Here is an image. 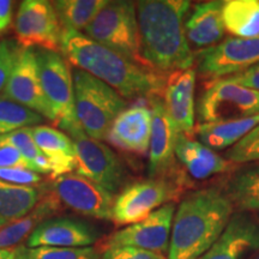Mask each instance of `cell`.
I'll list each match as a JSON object with an SVG mask.
<instances>
[{"mask_svg":"<svg viewBox=\"0 0 259 259\" xmlns=\"http://www.w3.org/2000/svg\"><path fill=\"white\" fill-rule=\"evenodd\" d=\"M253 259H259V252H258V254H257V255H255V257H254Z\"/></svg>","mask_w":259,"mask_h":259,"instance_id":"40","label":"cell"},{"mask_svg":"<svg viewBox=\"0 0 259 259\" xmlns=\"http://www.w3.org/2000/svg\"><path fill=\"white\" fill-rule=\"evenodd\" d=\"M41 87L53 113V124L69 132L79 126L74 109L73 78L70 63L61 52L34 48Z\"/></svg>","mask_w":259,"mask_h":259,"instance_id":"6","label":"cell"},{"mask_svg":"<svg viewBox=\"0 0 259 259\" xmlns=\"http://www.w3.org/2000/svg\"><path fill=\"white\" fill-rule=\"evenodd\" d=\"M259 124V115L225 122H200L194 134L200 143L213 151L232 148Z\"/></svg>","mask_w":259,"mask_h":259,"instance_id":"25","label":"cell"},{"mask_svg":"<svg viewBox=\"0 0 259 259\" xmlns=\"http://www.w3.org/2000/svg\"><path fill=\"white\" fill-rule=\"evenodd\" d=\"M2 96L27 107L42 118L54 121L53 113L41 87L34 48H21Z\"/></svg>","mask_w":259,"mask_h":259,"instance_id":"14","label":"cell"},{"mask_svg":"<svg viewBox=\"0 0 259 259\" xmlns=\"http://www.w3.org/2000/svg\"><path fill=\"white\" fill-rule=\"evenodd\" d=\"M48 190L64 209L96 220H112L114 194L77 173L56 178Z\"/></svg>","mask_w":259,"mask_h":259,"instance_id":"11","label":"cell"},{"mask_svg":"<svg viewBox=\"0 0 259 259\" xmlns=\"http://www.w3.org/2000/svg\"><path fill=\"white\" fill-rule=\"evenodd\" d=\"M45 118L27 107L0 96V136L40 125Z\"/></svg>","mask_w":259,"mask_h":259,"instance_id":"30","label":"cell"},{"mask_svg":"<svg viewBox=\"0 0 259 259\" xmlns=\"http://www.w3.org/2000/svg\"><path fill=\"white\" fill-rule=\"evenodd\" d=\"M60 52L70 65L108 84L125 100L151 99L163 93V74L126 59L80 31L63 29Z\"/></svg>","mask_w":259,"mask_h":259,"instance_id":"2","label":"cell"},{"mask_svg":"<svg viewBox=\"0 0 259 259\" xmlns=\"http://www.w3.org/2000/svg\"><path fill=\"white\" fill-rule=\"evenodd\" d=\"M21 246L8 250H0V259H21Z\"/></svg>","mask_w":259,"mask_h":259,"instance_id":"39","label":"cell"},{"mask_svg":"<svg viewBox=\"0 0 259 259\" xmlns=\"http://www.w3.org/2000/svg\"><path fill=\"white\" fill-rule=\"evenodd\" d=\"M223 79L238 84V85L245 87V88L259 92V63L241 71V72L225 77Z\"/></svg>","mask_w":259,"mask_h":259,"instance_id":"37","label":"cell"},{"mask_svg":"<svg viewBox=\"0 0 259 259\" xmlns=\"http://www.w3.org/2000/svg\"><path fill=\"white\" fill-rule=\"evenodd\" d=\"M95 227L74 218H52L44 221L31 233L27 247H90L99 241Z\"/></svg>","mask_w":259,"mask_h":259,"instance_id":"16","label":"cell"},{"mask_svg":"<svg viewBox=\"0 0 259 259\" xmlns=\"http://www.w3.org/2000/svg\"><path fill=\"white\" fill-rule=\"evenodd\" d=\"M225 28L234 37H254L259 35V0L223 2Z\"/></svg>","mask_w":259,"mask_h":259,"instance_id":"26","label":"cell"},{"mask_svg":"<svg viewBox=\"0 0 259 259\" xmlns=\"http://www.w3.org/2000/svg\"><path fill=\"white\" fill-rule=\"evenodd\" d=\"M234 206L225 190L206 187L184 197L171 225L167 259H198L215 244Z\"/></svg>","mask_w":259,"mask_h":259,"instance_id":"3","label":"cell"},{"mask_svg":"<svg viewBox=\"0 0 259 259\" xmlns=\"http://www.w3.org/2000/svg\"><path fill=\"white\" fill-rule=\"evenodd\" d=\"M223 190L238 211L259 212V164L236 171Z\"/></svg>","mask_w":259,"mask_h":259,"instance_id":"27","label":"cell"},{"mask_svg":"<svg viewBox=\"0 0 259 259\" xmlns=\"http://www.w3.org/2000/svg\"><path fill=\"white\" fill-rule=\"evenodd\" d=\"M179 194V186L168 178H150L125 186L114 199L112 220L116 226L143 221L161 206L171 203Z\"/></svg>","mask_w":259,"mask_h":259,"instance_id":"8","label":"cell"},{"mask_svg":"<svg viewBox=\"0 0 259 259\" xmlns=\"http://www.w3.org/2000/svg\"><path fill=\"white\" fill-rule=\"evenodd\" d=\"M101 259H166V257L137 247L118 246V247H111L103 251Z\"/></svg>","mask_w":259,"mask_h":259,"instance_id":"35","label":"cell"},{"mask_svg":"<svg viewBox=\"0 0 259 259\" xmlns=\"http://www.w3.org/2000/svg\"><path fill=\"white\" fill-rule=\"evenodd\" d=\"M76 151L78 176L92 180L111 193H118L127 181V171L120 158L108 145L90 138L83 128L76 126L67 132Z\"/></svg>","mask_w":259,"mask_h":259,"instance_id":"7","label":"cell"},{"mask_svg":"<svg viewBox=\"0 0 259 259\" xmlns=\"http://www.w3.org/2000/svg\"><path fill=\"white\" fill-rule=\"evenodd\" d=\"M222 8L223 2L220 0L198 3L193 6L184 23L191 48L203 51L221 42L226 32Z\"/></svg>","mask_w":259,"mask_h":259,"instance_id":"20","label":"cell"},{"mask_svg":"<svg viewBox=\"0 0 259 259\" xmlns=\"http://www.w3.org/2000/svg\"><path fill=\"white\" fill-rule=\"evenodd\" d=\"M153 113L144 103L128 107L115 118L106 139L127 153L145 156L149 153Z\"/></svg>","mask_w":259,"mask_h":259,"instance_id":"18","label":"cell"},{"mask_svg":"<svg viewBox=\"0 0 259 259\" xmlns=\"http://www.w3.org/2000/svg\"><path fill=\"white\" fill-rule=\"evenodd\" d=\"M259 251V219L251 212L233 213L211 247L198 259H247Z\"/></svg>","mask_w":259,"mask_h":259,"instance_id":"17","label":"cell"},{"mask_svg":"<svg viewBox=\"0 0 259 259\" xmlns=\"http://www.w3.org/2000/svg\"><path fill=\"white\" fill-rule=\"evenodd\" d=\"M0 180L9 184H14V185L36 186L42 183L44 178L36 171L29 169L0 167Z\"/></svg>","mask_w":259,"mask_h":259,"instance_id":"34","label":"cell"},{"mask_svg":"<svg viewBox=\"0 0 259 259\" xmlns=\"http://www.w3.org/2000/svg\"><path fill=\"white\" fill-rule=\"evenodd\" d=\"M197 71L193 69L176 71L168 74L163 87V103L168 114L181 134L191 135L194 130Z\"/></svg>","mask_w":259,"mask_h":259,"instance_id":"19","label":"cell"},{"mask_svg":"<svg viewBox=\"0 0 259 259\" xmlns=\"http://www.w3.org/2000/svg\"><path fill=\"white\" fill-rule=\"evenodd\" d=\"M64 210L59 200L48 190L44 194L34 209L17 221L0 228V250H8L21 246L22 242L29 239L31 233L48 219L56 218Z\"/></svg>","mask_w":259,"mask_h":259,"instance_id":"23","label":"cell"},{"mask_svg":"<svg viewBox=\"0 0 259 259\" xmlns=\"http://www.w3.org/2000/svg\"><path fill=\"white\" fill-rule=\"evenodd\" d=\"M176 157L191 178L204 180L212 176L227 173L234 164L197 139L179 134L176 145Z\"/></svg>","mask_w":259,"mask_h":259,"instance_id":"21","label":"cell"},{"mask_svg":"<svg viewBox=\"0 0 259 259\" xmlns=\"http://www.w3.org/2000/svg\"><path fill=\"white\" fill-rule=\"evenodd\" d=\"M84 34L126 59L144 66L137 21V4L126 0L108 2Z\"/></svg>","mask_w":259,"mask_h":259,"instance_id":"5","label":"cell"},{"mask_svg":"<svg viewBox=\"0 0 259 259\" xmlns=\"http://www.w3.org/2000/svg\"><path fill=\"white\" fill-rule=\"evenodd\" d=\"M21 259H101L97 247H21Z\"/></svg>","mask_w":259,"mask_h":259,"instance_id":"31","label":"cell"},{"mask_svg":"<svg viewBox=\"0 0 259 259\" xmlns=\"http://www.w3.org/2000/svg\"><path fill=\"white\" fill-rule=\"evenodd\" d=\"M9 145L21 153L38 174H51V166L42 155L31 136L30 127H25L11 134L0 136V147Z\"/></svg>","mask_w":259,"mask_h":259,"instance_id":"29","label":"cell"},{"mask_svg":"<svg viewBox=\"0 0 259 259\" xmlns=\"http://www.w3.org/2000/svg\"><path fill=\"white\" fill-rule=\"evenodd\" d=\"M12 10H14V2L0 0V34L4 32L11 24Z\"/></svg>","mask_w":259,"mask_h":259,"instance_id":"38","label":"cell"},{"mask_svg":"<svg viewBox=\"0 0 259 259\" xmlns=\"http://www.w3.org/2000/svg\"><path fill=\"white\" fill-rule=\"evenodd\" d=\"M0 167L6 168H21V169L34 170V167L25 160V157L22 155L17 149L4 145L0 147Z\"/></svg>","mask_w":259,"mask_h":259,"instance_id":"36","label":"cell"},{"mask_svg":"<svg viewBox=\"0 0 259 259\" xmlns=\"http://www.w3.org/2000/svg\"><path fill=\"white\" fill-rule=\"evenodd\" d=\"M226 160L233 164L259 161V124L226 153Z\"/></svg>","mask_w":259,"mask_h":259,"instance_id":"32","label":"cell"},{"mask_svg":"<svg viewBox=\"0 0 259 259\" xmlns=\"http://www.w3.org/2000/svg\"><path fill=\"white\" fill-rule=\"evenodd\" d=\"M202 122H225L259 115V92L226 79L211 80L197 103Z\"/></svg>","mask_w":259,"mask_h":259,"instance_id":"9","label":"cell"},{"mask_svg":"<svg viewBox=\"0 0 259 259\" xmlns=\"http://www.w3.org/2000/svg\"><path fill=\"white\" fill-rule=\"evenodd\" d=\"M63 29L85 30L100 11L108 4L107 0H58L52 3Z\"/></svg>","mask_w":259,"mask_h":259,"instance_id":"28","label":"cell"},{"mask_svg":"<svg viewBox=\"0 0 259 259\" xmlns=\"http://www.w3.org/2000/svg\"><path fill=\"white\" fill-rule=\"evenodd\" d=\"M36 147L51 166L52 179L70 174L76 168V151L70 136L47 125L30 127Z\"/></svg>","mask_w":259,"mask_h":259,"instance_id":"22","label":"cell"},{"mask_svg":"<svg viewBox=\"0 0 259 259\" xmlns=\"http://www.w3.org/2000/svg\"><path fill=\"white\" fill-rule=\"evenodd\" d=\"M137 21L143 65L158 73L192 69L196 56L185 35L189 0H142Z\"/></svg>","mask_w":259,"mask_h":259,"instance_id":"1","label":"cell"},{"mask_svg":"<svg viewBox=\"0 0 259 259\" xmlns=\"http://www.w3.org/2000/svg\"><path fill=\"white\" fill-rule=\"evenodd\" d=\"M149 100L153 124L148 153V174L150 178H166L173 171L176 164V145L180 132L168 114L163 100L160 96H154Z\"/></svg>","mask_w":259,"mask_h":259,"instance_id":"15","label":"cell"},{"mask_svg":"<svg viewBox=\"0 0 259 259\" xmlns=\"http://www.w3.org/2000/svg\"><path fill=\"white\" fill-rule=\"evenodd\" d=\"M74 109L80 127L90 138L106 139L113 121L126 109L120 94L85 71L72 70Z\"/></svg>","mask_w":259,"mask_h":259,"instance_id":"4","label":"cell"},{"mask_svg":"<svg viewBox=\"0 0 259 259\" xmlns=\"http://www.w3.org/2000/svg\"><path fill=\"white\" fill-rule=\"evenodd\" d=\"M21 48L12 40L0 41V92L4 90L11 76Z\"/></svg>","mask_w":259,"mask_h":259,"instance_id":"33","label":"cell"},{"mask_svg":"<svg viewBox=\"0 0 259 259\" xmlns=\"http://www.w3.org/2000/svg\"><path fill=\"white\" fill-rule=\"evenodd\" d=\"M46 191L47 185L22 186L0 180V228L27 215Z\"/></svg>","mask_w":259,"mask_h":259,"instance_id":"24","label":"cell"},{"mask_svg":"<svg viewBox=\"0 0 259 259\" xmlns=\"http://www.w3.org/2000/svg\"><path fill=\"white\" fill-rule=\"evenodd\" d=\"M176 210L174 203L161 206L143 221L130 225L103 238L96 246L97 250L102 253L107 248L130 246L164 255L169 248L171 225Z\"/></svg>","mask_w":259,"mask_h":259,"instance_id":"10","label":"cell"},{"mask_svg":"<svg viewBox=\"0 0 259 259\" xmlns=\"http://www.w3.org/2000/svg\"><path fill=\"white\" fill-rule=\"evenodd\" d=\"M14 30L21 47L60 52L63 27L51 2H22L15 18Z\"/></svg>","mask_w":259,"mask_h":259,"instance_id":"12","label":"cell"},{"mask_svg":"<svg viewBox=\"0 0 259 259\" xmlns=\"http://www.w3.org/2000/svg\"><path fill=\"white\" fill-rule=\"evenodd\" d=\"M198 71L205 78L221 79L239 73L259 63V35L229 37L216 46L196 54Z\"/></svg>","mask_w":259,"mask_h":259,"instance_id":"13","label":"cell"}]
</instances>
